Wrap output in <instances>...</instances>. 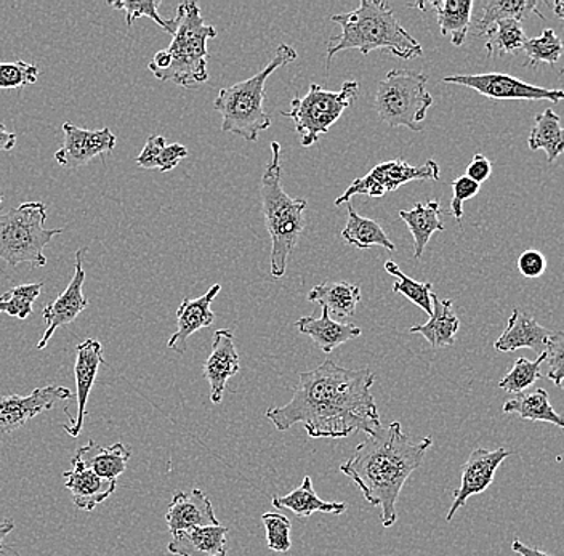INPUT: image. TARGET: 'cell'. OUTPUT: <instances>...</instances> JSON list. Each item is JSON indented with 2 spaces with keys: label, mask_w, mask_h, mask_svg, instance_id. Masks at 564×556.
Returning <instances> with one entry per match:
<instances>
[{
  "label": "cell",
  "mask_w": 564,
  "mask_h": 556,
  "mask_svg": "<svg viewBox=\"0 0 564 556\" xmlns=\"http://www.w3.org/2000/svg\"><path fill=\"white\" fill-rule=\"evenodd\" d=\"M63 133H65V142L56 151L55 161L66 168L84 167L95 157L111 154L118 143V137L108 127L90 130L65 122Z\"/></svg>",
  "instance_id": "cell-13"
},
{
  "label": "cell",
  "mask_w": 564,
  "mask_h": 556,
  "mask_svg": "<svg viewBox=\"0 0 564 556\" xmlns=\"http://www.w3.org/2000/svg\"><path fill=\"white\" fill-rule=\"evenodd\" d=\"M108 6L112 7V9L126 12L127 26H132L133 21L141 19V17H148V19L156 21L162 30L172 34L171 20L161 19L158 12L161 0H143V2H135V0H118V2H108Z\"/></svg>",
  "instance_id": "cell-41"
},
{
  "label": "cell",
  "mask_w": 564,
  "mask_h": 556,
  "mask_svg": "<svg viewBox=\"0 0 564 556\" xmlns=\"http://www.w3.org/2000/svg\"><path fill=\"white\" fill-rule=\"evenodd\" d=\"M429 77L411 69H391L377 87L373 108L390 127L421 132L426 111L432 108L433 97L426 90Z\"/></svg>",
  "instance_id": "cell-8"
},
{
  "label": "cell",
  "mask_w": 564,
  "mask_h": 556,
  "mask_svg": "<svg viewBox=\"0 0 564 556\" xmlns=\"http://www.w3.org/2000/svg\"><path fill=\"white\" fill-rule=\"evenodd\" d=\"M529 150H544L546 161L555 162L564 153V129L560 116L552 108H546L535 118L529 133Z\"/></svg>",
  "instance_id": "cell-32"
},
{
  "label": "cell",
  "mask_w": 564,
  "mask_h": 556,
  "mask_svg": "<svg viewBox=\"0 0 564 556\" xmlns=\"http://www.w3.org/2000/svg\"><path fill=\"white\" fill-rule=\"evenodd\" d=\"M334 23L340 26V34L329 39L327 44V68L338 52L356 51L369 55L373 51L401 59H414L423 55V47L408 30L401 26L393 9L383 0H361L358 9L350 13L334 15Z\"/></svg>",
  "instance_id": "cell-3"
},
{
  "label": "cell",
  "mask_w": 564,
  "mask_h": 556,
  "mask_svg": "<svg viewBox=\"0 0 564 556\" xmlns=\"http://www.w3.org/2000/svg\"><path fill=\"white\" fill-rule=\"evenodd\" d=\"M44 283L20 284V286L10 288L6 294L0 295V313H7L13 318H30L33 313L34 302L41 295Z\"/></svg>",
  "instance_id": "cell-36"
},
{
  "label": "cell",
  "mask_w": 564,
  "mask_h": 556,
  "mask_svg": "<svg viewBox=\"0 0 564 556\" xmlns=\"http://www.w3.org/2000/svg\"><path fill=\"white\" fill-rule=\"evenodd\" d=\"M400 217L408 225L409 231L414 238V257L421 260L432 236L444 231L440 200L417 203L411 210H400Z\"/></svg>",
  "instance_id": "cell-28"
},
{
  "label": "cell",
  "mask_w": 564,
  "mask_h": 556,
  "mask_svg": "<svg viewBox=\"0 0 564 556\" xmlns=\"http://www.w3.org/2000/svg\"><path fill=\"white\" fill-rule=\"evenodd\" d=\"M409 7L419 10H435L441 34L449 36L456 47L464 44L468 30H470L474 0H435V2L411 3Z\"/></svg>",
  "instance_id": "cell-25"
},
{
  "label": "cell",
  "mask_w": 564,
  "mask_h": 556,
  "mask_svg": "<svg viewBox=\"0 0 564 556\" xmlns=\"http://www.w3.org/2000/svg\"><path fill=\"white\" fill-rule=\"evenodd\" d=\"M550 7L553 9V13H555L558 19L564 20V0H558V2L550 3ZM560 76H564V65L563 68L560 69Z\"/></svg>",
  "instance_id": "cell-51"
},
{
  "label": "cell",
  "mask_w": 564,
  "mask_h": 556,
  "mask_svg": "<svg viewBox=\"0 0 564 556\" xmlns=\"http://www.w3.org/2000/svg\"><path fill=\"white\" fill-rule=\"evenodd\" d=\"M345 206H347L348 220L344 230H341V238L348 244L358 249H370L379 246V248L387 249L390 252L397 251V246L391 242L386 230L377 221L359 216L352 207L351 200Z\"/></svg>",
  "instance_id": "cell-31"
},
{
  "label": "cell",
  "mask_w": 564,
  "mask_h": 556,
  "mask_svg": "<svg viewBox=\"0 0 564 556\" xmlns=\"http://www.w3.org/2000/svg\"><path fill=\"white\" fill-rule=\"evenodd\" d=\"M518 271L529 280H535L541 277L546 270V259L544 253L535 251V249H529L518 257Z\"/></svg>",
  "instance_id": "cell-45"
},
{
  "label": "cell",
  "mask_w": 564,
  "mask_h": 556,
  "mask_svg": "<svg viewBox=\"0 0 564 556\" xmlns=\"http://www.w3.org/2000/svg\"><path fill=\"white\" fill-rule=\"evenodd\" d=\"M433 315L430 321L411 327L409 332L421 334L423 339L429 341L433 348L453 347L456 344V336L460 321L454 313V304L449 298L441 301L438 295H432Z\"/></svg>",
  "instance_id": "cell-27"
},
{
  "label": "cell",
  "mask_w": 564,
  "mask_h": 556,
  "mask_svg": "<svg viewBox=\"0 0 564 556\" xmlns=\"http://www.w3.org/2000/svg\"><path fill=\"white\" fill-rule=\"evenodd\" d=\"M511 550L521 556H553L549 552L541 550V548L529 547L520 538H514L513 544H511Z\"/></svg>",
  "instance_id": "cell-48"
},
{
  "label": "cell",
  "mask_w": 564,
  "mask_h": 556,
  "mask_svg": "<svg viewBox=\"0 0 564 556\" xmlns=\"http://www.w3.org/2000/svg\"><path fill=\"white\" fill-rule=\"evenodd\" d=\"M15 530V521L7 519L0 521V554L6 550V538Z\"/></svg>",
  "instance_id": "cell-50"
},
{
  "label": "cell",
  "mask_w": 564,
  "mask_h": 556,
  "mask_svg": "<svg viewBox=\"0 0 564 556\" xmlns=\"http://www.w3.org/2000/svg\"><path fill=\"white\" fill-rule=\"evenodd\" d=\"M17 135L15 133L9 132L7 127L0 124V153H9L15 148Z\"/></svg>",
  "instance_id": "cell-49"
},
{
  "label": "cell",
  "mask_w": 564,
  "mask_h": 556,
  "mask_svg": "<svg viewBox=\"0 0 564 556\" xmlns=\"http://www.w3.org/2000/svg\"><path fill=\"white\" fill-rule=\"evenodd\" d=\"M552 334V330L545 329L528 313L514 308L506 330L496 340L494 348L497 351H502V353H511V351L521 350V348H529V350L539 351V355H541L544 353L546 340L550 339Z\"/></svg>",
  "instance_id": "cell-21"
},
{
  "label": "cell",
  "mask_w": 564,
  "mask_h": 556,
  "mask_svg": "<svg viewBox=\"0 0 564 556\" xmlns=\"http://www.w3.org/2000/svg\"><path fill=\"white\" fill-rule=\"evenodd\" d=\"M300 334H305L310 339L315 341L317 347L324 353H333L335 348L347 341L358 339L361 336V327L351 323H340L329 315L326 308H323L321 318H312V316H303L295 323Z\"/></svg>",
  "instance_id": "cell-23"
},
{
  "label": "cell",
  "mask_w": 564,
  "mask_h": 556,
  "mask_svg": "<svg viewBox=\"0 0 564 556\" xmlns=\"http://www.w3.org/2000/svg\"><path fill=\"white\" fill-rule=\"evenodd\" d=\"M523 52L528 56L524 66H538L539 63L553 66L562 58L564 44L555 31L545 30L539 37H528Z\"/></svg>",
  "instance_id": "cell-38"
},
{
  "label": "cell",
  "mask_w": 564,
  "mask_h": 556,
  "mask_svg": "<svg viewBox=\"0 0 564 556\" xmlns=\"http://www.w3.org/2000/svg\"><path fill=\"white\" fill-rule=\"evenodd\" d=\"M531 13L544 19L535 0H488L482 3L481 19L476 21V33L482 36L492 24L506 20H527Z\"/></svg>",
  "instance_id": "cell-33"
},
{
  "label": "cell",
  "mask_w": 564,
  "mask_h": 556,
  "mask_svg": "<svg viewBox=\"0 0 564 556\" xmlns=\"http://www.w3.org/2000/svg\"><path fill=\"white\" fill-rule=\"evenodd\" d=\"M73 397L65 386L47 385L35 389L28 396L0 397V435H10L33 421L35 415L51 411L58 401Z\"/></svg>",
  "instance_id": "cell-14"
},
{
  "label": "cell",
  "mask_w": 564,
  "mask_h": 556,
  "mask_svg": "<svg viewBox=\"0 0 564 556\" xmlns=\"http://www.w3.org/2000/svg\"><path fill=\"white\" fill-rule=\"evenodd\" d=\"M506 414H517L523 421L545 422L564 430V417L550 404L549 392L544 389L529 390L507 401L502 407Z\"/></svg>",
  "instance_id": "cell-30"
},
{
  "label": "cell",
  "mask_w": 564,
  "mask_h": 556,
  "mask_svg": "<svg viewBox=\"0 0 564 556\" xmlns=\"http://www.w3.org/2000/svg\"><path fill=\"white\" fill-rule=\"evenodd\" d=\"M479 188L481 185L475 183L474 179L465 177H458L453 182V199H451V216L456 218L458 224L462 221V217H464V203L465 200L475 198L479 193Z\"/></svg>",
  "instance_id": "cell-43"
},
{
  "label": "cell",
  "mask_w": 564,
  "mask_h": 556,
  "mask_svg": "<svg viewBox=\"0 0 564 556\" xmlns=\"http://www.w3.org/2000/svg\"><path fill=\"white\" fill-rule=\"evenodd\" d=\"M432 446L430 436L414 441L405 435L401 422L394 421L368 435L340 467L341 473L361 489L369 505L382 509L380 520L383 527L397 523L401 491L411 475L422 466L423 457Z\"/></svg>",
  "instance_id": "cell-2"
},
{
  "label": "cell",
  "mask_w": 564,
  "mask_h": 556,
  "mask_svg": "<svg viewBox=\"0 0 564 556\" xmlns=\"http://www.w3.org/2000/svg\"><path fill=\"white\" fill-rule=\"evenodd\" d=\"M358 80H347L340 90L330 91L317 84H310L308 94L291 101L289 111H280L281 116L291 119L295 132L302 140L303 148L313 146L321 135L329 132L330 127L341 118L345 109L352 107L358 100Z\"/></svg>",
  "instance_id": "cell-9"
},
{
  "label": "cell",
  "mask_w": 564,
  "mask_h": 556,
  "mask_svg": "<svg viewBox=\"0 0 564 556\" xmlns=\"http://www.w3.org/2000/svg\"><path fill=\"white\" fill-rule=\"evenodd\" d=\"M84 283H86V270H84V249H80L76 252V269H74V276L68 287L55 301L45 305L44 312H42L44 321L47 323V329L39 340V350H44L47 347L48 340L52 339L56 329L76 321L77 316L87 308L88 301L84 295Z\"/></svg>",
  "instance_id": "cell-15"
},
{
  "label": "cell",
  "mask_w": 564,
  "mask_h": 556,
  "mask_svg": "<svg viewBox=\"0 0 564 556\" xmlns=\"http://www.w3.org/2000/svg\"><path fill=\"white\" fill-rule=\"evenodd\" d=\"M383 269H386L388 274L397 277V283L393 284L394 294L404 295L409 302L417 305L426 315H433L432 295L435 294V292H433L432 283H419V281L405 276L400 266L391 262V260H388Z\"/></svg>",
  "instance_id": "cell-35"
},
{
  "label": "cell",
  "mask_w": 564,
  "mask_h": 556,
  "mask_svg": "<svg viewBox=\"0 0 564 556\" xmlns=\"http://www.w3.org/2000/svg\"><path fill=\"white\" fill-rule=\"evenodd\" d=\"M443 83L468 87L491 100H549L552 103L564 100V90L531 86L518 77L502 73L457 74V76L443 77Z\"/></svg>",
  "instance_id": "cell-11"
},
{
  "label": "cell",
  "mask_w": 564,
  "mask_h": 556,
  "mask_svg": "<svg viewBox=\"0 0 564 556\" xmlns=\"http://www.w3.org/2000/svg\"><path fill=\"white\" fill-rule=\"evenodd\" d=\"M263 526L267 530V544L271 552L288 554L292 548L291 520L281 513L267 512L262 515Z\"/></svg>",
  "instance_id": "cell-39"
},
{
  "label": "cell",
  "mask_w": 564,
  "mask_h": 556,
  "mask_svg": "<svg viewBox=\"0 0 564 556\" xmlns=\"http://www.w3.org/2000/svg\"><path fill=\"white\" fill-rule=\"evenodd\" d=\"M546 355H539L534 361H529L528 358H518L514 362L513 368L507 372L506 378L500 380L499 386L506 392L513 393V395H520V393L527 392L529 386L534 385L538 380L542 379L541 366L545 361Z\"/></svg>",
  "instance_id": "cell-37"
},
{
  "label": "cell",
  "mask_w": 564,
  "mask_h": 556,
  "mask_svg": "<svg viewBox=\"0 0 564 556\" xmlns=\"http://www.w3.org/2000/svg\"><path fill=\"white\" fill-rule=\"evenodd\" d=\"M171 26V36L174 39L165 48L171 62L162 72H153L154 77L162 83H174L183 89H193L194 86L207 83V42L217 37V30L204 21L199 6L194 0L180 3Z\"/></svg>",
  "instance_id": "cell-6"
},
{
  "label": "cell",
  "mask_w": 564,
  "mask_h": 556,
  "mask_svg": "<svg viewBox=\"0 0 564 556\" xmlns=\"http://www.w3.org/2000/svg\"><path fill=\"white\" fill-rule=\"evenodd\" d=\"M545 361L549 364L546 378L562 389L564 382V332H553L546 340Z\"/></svg>",
  "instance_id": "cell-42"
},
{
  "label": "cell",
  "mask_w": 564,
  "mask_h": 556,
  "mask_svg": "<svg viewBox=\"0 0 564 556\" xmlns=\"http://www.w3.org/2000/svg\"><path fill=\"white\" fill-rule=\"evenodd\" d=\"M130 457H132V450L122 443L100 446L90 439L86 446L76 450L73 460L83 464L84 467L105 480L118 481V478L127 470Z\"/></svg>",
  "instance_id": "cell-24"
},
{
  "label": "cell",
  "mask_w": 564,
  "mask_h": 556,
  "mask_svg": "<svg viewBox=\"0 0 564 556\" xmlns=\"http://www.w3.org/2000/svg\"><path fill=\"white\" fill-rule=\"evenodd\" d=\"M41 72L33 63H0V90H15L37 83Z\"/></svg>",
  "instance_id": "cell-40"
},
{
  "label": "cell",
  "mask_w": 564,
  "mask_h": 556,
  "mask_svg": "<svg viewBox=\"0 0 564 556\" xmlns=\"http://www.w3.org/2000/svg\"><path fill=\"white\" fill-rule=\"evenodd\" d=\"M306 298L326 308L333 318L345 319L355 315L361 301V287L347 281L323 283L313 287Z\"/></svg>",
  "instance_id": "cell-29"
},
{
  "label": "cell",
  "mask_w": 564,
  "mask_h": 556,
  "mask_svg": "<svg viewBox=\"0 0 564 556\" xmlns=\"http://www.w3.org/2000/svg\"><path fill=\"white\" fill-rule=\"evenodd\" d=\"M440 165L435 161H426L422 165H411L403 160L382 162L376 165L366 177L356 178L345 189L340 198L335 199V206L340 207L350 203L352 196L368 195L370 198H382L387 193L397 192L405 183L414 179H440Z\"/></svg>",
  "instance_id": "cell-10"
},
{
  "label": "cell",
  "mask_w": 564,
  "mask_h": 556,
  "mask_svg": "<svg viewBox=\"0 0 564 556\" xmlns=\"http://www.w3.org/2000/svg\"><path fill=\"white\" fill-rule=\"evenodd\" d=\"M482 37L486 39V51L489 56L517 55L523 51L528 36L521 21L506 20L492 24Z\"/></svg>",
  "instance_id": "cell-34"
},
{
  "label": "cell",
  "mask_w": 564,
  "mask_h": 556,
  "mask_svg": "<svg viewBox=\"0 0 564 556\" xmlns=\"http://www.w3.org/2000/svg\"><path fill=\"white\" fill-rule=\"evenodd\" d=\"M47 206L44 203H23L9 212L0 214V260L17 269L28 263L33 269L47 265L44 249L62 228L47 230Z\"/></svg>",
  "instance_id": "cell-7"
},
{
  "label": "cell",
  "mask_w": 564,
  "mask_h": 556,
  "mask_svg": "<svg viewBox=\"0 0 564 556\" xmlns=\"http://www.w3.org/2000/svg\"><path fill=\"white\" fill-rule=\"evenodd\" d=\"M228 527L206 526L172 536L167 552L176 556H227Z\"/></svg>",
  "instance_id": "cell-22"
},
{
  "label": "cell",
  "mask_w": 564,
  "mask_h": 556,
  "mask_svg": "<svg viewBox=\"0 0 564 556\" xmlns=\"http://www.w3.org/2000/svg\"><path fill=\"white\" fill-rule=\"evenodd\" d=\"M185 157H188V148L180 143L165 144L164 151L159 161V172L174 171L176 165L180 164Z\"/></svg>",
  "instance_id": "cell-46"
},
{
  "label": "cell",
  "mask_w": 564,
  "mask_h": 556,
  "mask_svg": "<svg viewBox=\"0 0 564 556\" xmlns=\"http://www.w3.org/2000/svg\"><path fill=\"white\" fill-rule=\"evenodd\" d=\"M271 157L262 175L260 198L264 225L271 238V276L281 280L288 271L289 257L297 248L300 236L305 230V214L308 203L291 198L281 185V144L271 142Z\"/></svg>",
  "instance_id": "cell-4"
},
{
  "label": "cell",
  "mask_w": 564,
  "mask_h": 556,
  "mask_svg": "<svg viewBox=\"0 0 564 556\" xmlns=\"http://www.w3.org/2000/svg\"><path fill=\"white\" fill-rule=\"evenodd\" d=\"M274 509L291 510L299 519H310L315 513H330V515H344L347 512V503L326 502L316 494L313 480L310 475L303 478L302 484L295 488L291 494L274 495L271 499Z\"/></svg>",
  "instance_id": "cell-26"
},
{
  "label": "cell",
  "mask_w": 564,
  "mask_h": 556,
  "mask_svg": "<svg viewBox=\"0 0 564 556\" xmlns=\"http://www.w3.org/2000/svg\"><path fill=\"white\" fill-rule=\"evenodd\" d=\"M165 139L161 135H151L150 139L147 140V144H144L143 150L137 157V165L141 168H147V171H158L159 161H161L162 151L165 148Z\"/></svg>",
  "instance_id": "cell-44"
},
{
  "label": "cell",
  "mask_w": 564,
  "mask_h": 556,
  "mask_svg": "<svg viewBox=\"0 0 564 556\" xmlns=\"http://www.w3.org/2000/svg\"><path fill=\"white\" fill-rule=\"evenodd\" d=\"M511 456V450L506 448L475 449L462 468L460 486L454 492L453 505L447 512L446 520L451 521L456 516L462 506L467 505L468 499L488 491L494 483L497 470Z\"/></svg>",
  "instance_id": "cell-12"
},
{
  "label": "cell",
  "mask_w": 564,
  "mask_h": 556,
  "mask_svg": "<svg viewBox=\"0 0 564 556\" xmlns=\"http://www.w3.org/2000/svg\"><path fill=\"white\" fill-rule=\"evenodd\" d=\"M104 362V345L100 341L87 339L83 344L77 345L76 364H74L77 390V418L69 417V424L63 425L65 432L73 436V438H77L80 432H83L88 396H90L95 380H97L98 369H100Z\"/></svg>",
  "instance_id": "cell-16"
},
{
  "label": "cell",
  "mask_w": 564,
  "mask_h": 556,
  "mask_svg": "<svg viewBox=\"0 0 564 556\" xmlns=\"http://www.w3.org/2000/svg\"><path fill=\"white\" fill-rule=\"evenodd\" d=\"M70 466L73 468L65 471L63 477H65L66 489L73 495V502L77 509L84 510V512H94L100 503L115 494L118 481L98 477L77 460L70 459Z\"/></svg>",
  "instance_id": "cell-20"
},
{
  "label": "cell",
  "mask_w": 564,
  "mask_h": 556,
  "mask_svg": "<svg viewBox=\"0 0 564 556\" xmlns=\"http://www.w3.org/2000/svg\"><path fill=\"white\" fill-rule=\"evenodd\" d=\"M2 203H3V196L0 195V206H2Z\"/></svg>",
  "instance_id": "cell-52"
},
{
  "label": "cell",
  "mask_w": 564,
  "mask_h": 556,
  "mask_svg": "<svg viewBox=\"0 0 564 556\" xmlns=\"http://www.w3.org/2000/svg\"><path fill=\"white\" fill-rule=\"evenodd\" d=\"M241 369L235 334L229 329H220L214 334L209 357L204 362V379L210 385V400L214 404L224 401L228 380L235 378Z\"/></svg>",
  "instance_id": "cell-17"
},
{
  "label": "cell",
  "mask_w": 564,
  "mask_h": 556,
  "mask_svg": "<svg viewBox=\"0 0 564 556\" xmlns=\"http://www.w3.org/2000/svg\"><path fill=\"white\" fill-rule=\"evenodd\" d=\"M221 284H214L199 298H183L176 312V330L167 341V347L176 353H185L189 337L197 330L206 329L215 323L212 302L220 294Z\"/></svg>",
  "instance_id": "cell-19"
},
{
  "label": "cell",
  "mask_w": 564,
  "mask_h": 556,
  "mask_svg": "<svg viewBox=\"0 0 564 556\" xmlns=\"http://www.w3.org/2000/svg\"><path fill=\"white\" fill-rule=\"evenodd\" d=\"M169 531L172 536L196 527L218 526L220 521L215 516L214 506L206 492L199 488L192 491L176 492L165 513Z\"/></svg>",
  "instance_id": "cell-18"
},
{
  "label": "cell",
  "mask_w": 564,
  "mask_h": 556,
  "mask_svg": "<svg viewBox=\"0 0 564 556\" xmlns=\"http://www.w3.org/2000/svg\"><path fill=\"white\" fill-rule=\"evenodd\" d=\"M369 369H347L327 359L299 374L294 395L281 407L264 413L278 432L303 424L310 438H347L356 432L372 435L382 427Z\"/></svg>",
  "instance_id": "cell-1"
},
{
  "label": "cell",
  "mask_w": 564,
  "mask_h": 556,
  "mask_svg": "<svg viewBox=\"0 0 564 556\" xmlns=\"http://www.w3.org/2000/svg\"><path fill=\"white\" fill-rule=\"evenodd\" d=\"M297 56L294 47L281 44L274 58L264 66L262 72L218 91L214 109L221 116V130L241 137L246 142H257L260 132L270 129L271 126V118L263 108L264 97H267L264 84L271 74L281 66L295 62Z\"/></svg>",
  "instance_id": "cell-5"
},
{
  "label": "cell",
  "mask_w": 564,
  "mask_h": 556,
  "mask_svg": "<svg viewBox=\"0 0 564 556\" xmlns=\"http://www.w3.org/2000/svg\"><path fill=\"white\" fill-rule=\"evenodd\" d=\"M492 174V162L485 156V154H475L474 160L467 167V174L465 177L474 179L475 183L481 185L486 179L491 177Z\"/></svg>",
  "instance_id": "cell-47"
}]
</instances>
